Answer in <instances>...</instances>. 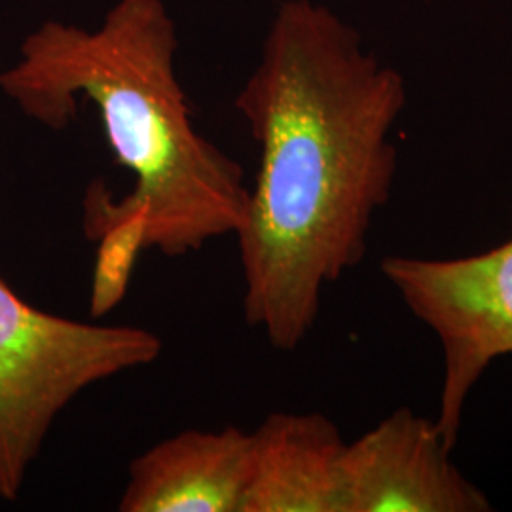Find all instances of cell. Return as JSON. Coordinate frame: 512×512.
Segmentation results:
<instances>
[{
  "instance_id": "7a4b0ae2",
  "label": "cell",
  "mask_w": 512,
  "mask_h": 512,
  "mask_svg": "<svg viewBox=\"0 0 512 512\" xmlns=\"http://www.w3.org/2000/svg\"><path fill=\"white\" fill-rule=\"evenodd\" d=\"M177 52L179 31L164 0H116L95 27L44 21L0 73V92L46 128L71 126L80 101L99 110L133 188L120 200L103 181L88 188L84 234L92 241L135 222L145 251L183 256L236 236L243 222V167L194 126Z\"/></svg>"
},
{
  "instance_id": "277c9868",
  "label": "cell",
  "mask_w": 512,
  "mask_h": 512,
  "mask_svg": "<svg viewBox=\"0 0 512 512\" xmlns=\"http://www.w3.org/2000/svg\"><path fill=\"white\" fill-rule=\"evenodd\" d=\"M382 274L444 357L437 425L456 446L471 391L495 359L512 355V238L461 258L385 256Z\"/></svg>"
},
{
  "instance_id": "8992f818",
  "label": "cell",
  "mask_w": 512,
  "mask_h": 512,
  "mask_svg": "<svg viewBox=\"0 0 512 512\" xmlns=\"http://www.w3.org/2000/svg\"><path fill=\"white\" fill-rule=\"evenodd\" d=\"M253 437L186 429L131 461L122 512H243Z\"/></svg>"
},
{
  "instance_id": "5b68a950",
  "label": "cell",
  "mask_w": 512,
  "mask_h": 512,
  "mask_svg": "<svg viewBox=\"0 0 512 512\" xmlns=\"http://www.w3.org/2000/svg\"><path fill=\"white\" fill-rule=\"evenodd\" d=\"M437 421L404 406L346 444V512H488L492 501L450 459Z\"/></svg>"
},
{
  "instance_id": "6da1fadb",
  "label": "cell",
  "mask_w": 512,
  "mask_h": 512,
  "mask_svg": "<svg viewBox=\"0 0 512 512\" xmlns=\"http://www.w3.org/2000/svg\"><path fill=\"white\" fill-rule=\"evenodd\" d=\"M403 73L319 0H281L234 107L260 158L236 232L243 313L294 351L325 287L357 268L397 179Z\"/></svg>"
},
{
  "instance_id": "52a82bcc",
  "label": "cell",
  "mask_w": 512,
  "mask_h": 512,
  "mask_svg": "<svg viewBox=\"0 0 512 512\" xmlns=\"http://www.w3.org/2000/svg\"><path fill=\"white\" fill-rule=\"evenodd\" d=\"M243 512H346V440L319 414L274 412L251 433Z\"/></svg>"
},
{
  "instance_id": "3957f363",
  "label": "cell",
  "mask_w": 512,
  "mask_h": 512,
  "mask_svg": "<svg viewBox=\"0 0 512 512\" xmlns=\"http://www.w3.org/2000/svg\"><path fill=\"white\" fill-rule=\"evenodd\" d=\"M162 349L141 327L38 310L0 279V499H18L55 420L80 393L152 365Z\"/></svg>"
}]
</instances>
